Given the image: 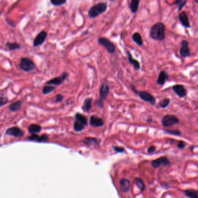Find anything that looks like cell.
Here are the masks:
<instances>
[{"mask_svg": "<svg viewBox=\"0 0 198 198\" xmlns=\"http://www.w3.org/2000/svg\"><path fill=\"white\" fill-rule=\"evenodd\" d=\"M165 26L162 22L155 23L151 29L150 37L157 41H163L165 38Z\"/></svg>", "mask_w": 198, "mask_h": 198, "instance_id": "1", "label": "cell"}, {"mask_svg": "<svg viewBox=\"0 0 198 198\" xmlns=\"http://www.w3.org/2000/svg\"><path fill=\"white\" fill-rule=\"evenodd\" d=\"M107 9V5L105 3H100L93 6L88 11V16L91 18H94L103 14Z\"/></svg>", "mask_w": 198, "mask_h": 198, "instance_id": "2", "label": "cell"}, {"mask_svg": "<svg viewBox=\"0 0 198 198\" xmlns=\"http://www.w3.org/2000/svg\"><path fill=\"white\" fill-rule=\"evenodd\" d=\"M162 125L165 127H168L180 123L178 118L173 114H166L162 119Z\"/></svg>", "mask_w": 198, "mask_h": 198, "instance_id": "3", "label": "cell"}, {"mask_svg": "<svg viewBox=\"0 0 198 198\" xmlns=\"http://www.w3.org/2000/svg\"><path fill=\"white\" fill-rule=\"evenodd\" d=\"M98 43L99 44L103 46L108 53L113 54L115 51L116 47L115 45L111 42H110L109 39L104 37H100L98 39Z\"/></svg>", "mask_w": 198, "mask_h": 198, "instance_id": "4", "label": "cell"}, {"mask_svg": "<svg viewBox=\"0 0 198 198\" xmlns=\"http://www.w3.org/2000/svg\"><path fill=\"white\" fill-rule=\"evenodd\" d=\"M19 66L22 70L26 72L32 71L35 69V67L34 63L31 60L26 58H23L21 59Z\"/></svg>", "mask_w": 198, "mask_h": 198, "instance_id": "5", "label": "cell"}, {"mask_svg": "<svg viewBox=\"0 0 198 198\" xmlns=\"http://www.w3.org/2000/svg\"><path fill=\"white\" fill-rule=\"evenodd\" d=\"M170 165V162L168 158L166 156L161 157L158 159L153 160L151 162V166L154 169H157L161 166H167Z\"/></svg>", "mask_w": 198, "mask_h": 198, "instance_id": "6", "label": "cell"}, {"mask_svg": "<svg viewBox=\"0 0 198 198\" xmlns=\"http://www.w3.org/2000/svg\"><path fill=\"white\" fill-rule=\"evenodd\" d=\"M68 76V74L67 73H64L61 76L59 77H56L54 78L51 79V80H49L47 82V84L49 85H55V86H59L67 78Z\"/></svg>", "mask_w": 198, "mask_h": 198, "instance_id": "7", "label": "cell"}, {"mask_svg": "<svg viewBox=\"0 0 198 198\" xmlns=\"http://www.w3.org/2000/svg\"><path fill=\"white\" fill-rule=\"evenodd\" d=\"M138 94L141 99H142L143 101L150 103L152 105H154L155 104L156 99L151 94L144 91H139Z\"/></svg>", "mask_w": 198, "mask_h": 198, "instance_id": "8", "label": "cell"}, {"mask_svg": "<svg viewBox=\"0 0 198 198\" xmlns=\"http://www.w3.org/2000/svg\"><path fill=\"white\" fill-rule=\"evenodd\" d=\"M47 37V33L45 31H42L39 33L34 40V46L38 47L39 46L42 45L45 41L46 38Z\"/></svg>", "mask_w": 198, "mask_h": 198, "instance_id": "9", "label": "cell"}, {"mask_svg": "<svg viewBox=\"0 0 198 198\" xmlns=\"http://www.w3.org/2000/svg\"><path fill=\"white\" fill-rule=\"evenodd\" d=\"M6 134L8 135L14 136L18 138H21L24 135V132L18 127H14L8 129L7 130Z\"/></svg>", "mask_w": 198, "mask_h": 198, "instance_id": "10", "label": "cell"}, {"mask_svg": "<svg viewBox=\"0 0 198 198\" xmlns=\"http://www.w3.org/2000/svg\"><path fill=\"white\" fill-rule=\"evenodd\" d=\"M181 46L182 47L180 50V55L184 58L189 56L191 55V52L190 49L188 47L189 43L186 40H184L181 42Z\"/></svg>", "mask_w": 198, "mask_h": 198, "instance_id": "11", "label": "cell"}, {"mask_svg": "<svg viewBox=\"0 0 198 198\" xmlns=\"http://www.w3.org/2000/svg\"><path fill=\"white\" fill-rule=\"evenodd\" d=\"M109 92V86L107 84V83H104L100 88V99L99 100L103 101L105 100Z\"/></svg>", "mask_w": 198, "mask_h": 198, "instance_id": "12", "label": "cell"}, {"mask_svg": "<svg viewBox=\"0 0 198 198\" xmlns=\"http://www.w3.org/2000/svg\"><path fill=\"white\" fill-rule=\"evenodd\" d=\"M178 19L180 20V22H181V24L186 27V28H190L191 27V25H190V22L189 21V18H188V16L186 12L183 11L182 12H181L179 15H178Z\"/></svg>", "mask_w": 198, "mask_h": 198, "instance_id": "13", "label": "cell"}, {"mask_svg": "<svg viewBox=\"0 0 198 198\" xmlns=\"http://www.w3.org/2000/svg\"><path fill=\"white\" fill-rule=\"evenodd\" d=\"M173 91L180 98H184L187 95V91L185 87L181 84H176L173 86Z\"/></svg>", "mask_w": 198, "mask_h": 198, "instance_id": "14", "label": "cell"}, {"mask_svg": "<svg viewBox=\"0 0 198 198\" xmlns=\"http://www.w3.org/2000/svg\"><path fill=\"white\" fill-rule=\"evenodd\" d=\"M90 125L95 127H100L104 125V122L101 118L92 116L90 118Z\"/></svg>", "mask_w": 198, "mask_h": 198, "instance_id": "15", "label": "cell"}, {"mask_svg": "<svg viewBox=\"0 0 198 198\" xmlns=\"http://www.w3.org/2000/svg\"><path fill=\"white\" fill-rule=\"evenodd\" d=\"M120 185L122 192L124 193H126L130 189V182L128 179L122 178L120 181Z\"/></svg>", "mask_w": 198, "mask_h": 198, "instance_id": "16", "label": "cell"}, {"mask_svg": "<svg viewBox=\"0 0 198 198\" xmlns=\"http://www.w3.org/2000/svg\"><path fill=\"white\" fill-rule=\"evenodd\" d=\"M169 78L168 74L165 71H161L158 76L157 80V84L160 86L164 85L166 81Z\"/></svg>", "mask_w": 198, "mask_h": 198, "instance_id": "17", "label": "cell"}, {"mask_svg": "<svg viewBox=\"0 0 198 198\" xmlns=\"http://www.w3.org/2000/svg\"><path fill=\"white\" fill-rule=\"evenodd\" d=\"M128 58L129 62L134 66L135 69L139 70L140 69V63L137 60L133 59V58L132 57V54L129 51H128Z\"/></svg>", "mask_w": 198, "mask_h": 198, "instance_id": "18", "label": "cell"}, {"mask_svg": "<svg viewBox=\"0 0 198 198\" xmlns=\"http://www.w3.org/2000/svg\"><path fill=\"white\" fill-rule=\"evenodd\" d=\"M92 99L91 98H88L85 99L82 109L84 112H89L92 108Z\"/></svg>", "mask_w": 198, "mask_h": 198, "instance_id": "19", "label": "cell"}, {"mask_svg": "<svg viewBox=\"0 0 198 198\" xmlns=\"http://www.w3.org/2000/svg\"><path fill=\"white\" fill-rule=\"evenodd\" d=\"M133 41L137 44L139 46H142L143 45V41L141 35L139 33H135L132 35Z\"/></svg>", "mask_w": 198, "mask_h": 198, "instance_id": "20", "label": "cell"}, {"mask_svg": "<svg viewBox=\"0 0 198 198\" xmlns=\"http://www.w3.org/2000/svg\"><path fill=\"white\" fill-rule=\"evenodd\" d=\"M184 194L186 196L191 198H198V191L189 189H187L184 191Z\"/></svg>", "mask_w": 198, "mask_h": 198, "instance_id": "21", "label": "cell"}, {"mask_svg": "<svg viewBox=\"0 0 198 198\" xmlns=\"http://www.w3.org/2000/svg\"><path fill=\"white\" fill-rule=\"evenodd\" d=\"M22 105V101H18L12 103L9 106V110L11 112H17L20 110Z\"/></svg>", "mask_w": 198, "mask_h": 198, "instance_id": "22", "label": "cell"}, {"mask_svg": "<svg viewBox=\"0 0 198 198\" xmlns=\"http://www.w3.org/2000/svg\"><path fill=\"white\" fill-rule=\"evenodd\" d=\"M41 127L38 125H31L29 127H28V131L30 132V133L32 134H36L40 132L41 131Z\"/></svg>", "mask_w": 198, "mask_h": 198, "instance_id": "23", "label": "cell"}, {"mask_svg": "<svg viewBox=\"0 0 198 198\" xmlns=\"http://www.w3.org/2000/svg\"><path fill=\"white\" fill-rule=\"evenodd\" d=\"M83 142L85 144L92 145H99V140L93 137H86L83 140Z\"/></svg>", "mask_w": 198, "mask_h": 198, "instance_id": "24", "label": "cell"}, {"mask_svg": "<svg viewBox=\"0 0 198 198\" xmlns=\"http://www.w3.org/2000/svg\"><path fill=\"white\" fill-rule=\"evenodd\" d=\"M134 181H135L136 185L141 192L144 191L145 189V185L144 184V181H143L141 178H138V177L135 178Z\"/></svg>", "mask_w": 198, "mask_h": 198, "instance_id": "25", "label": "cell"}, {"mask_svg": "<svg viewBox=\"0 0 198 198\" xmlns=\"http://www.w3.org/2000/svg\"><path fill=\"white\" fill-rule=\"evenodd\" d=\"M75 118H76V120L81 122L85 126H86L88 125V120H87L86 117L85 116H84V115H82V114L77 113L75 114Z\"/></svg>", "mask_w": 198, "mask_h": 198, "instance_id": "26", "label": "cell"}, {"mask_svg": "<svg viewBox=\"0 0 198 198\" xmlns=\"http://www.w3.org/2000/svg\"><path fill=\"white\" fill-rule=\"evenodd\" d=\"M139 4H140L139 0H132L131 1L130 10H131V11L133 14H135L137 12L139 7Z\"/></svg>", "mask_w": 198, "mask_h": 198, "instance_id": "27", "label": "cell"}, {"mask_svg": "<svg viewBox=\"0 0 198 198\" xmlns=\"http://www.w3.org/2000/svg\"><path fill=\"white\" fill-rule=\"evenodd\" d=\"M85 126L81 122L76 120L74 124V129L76 132H80L84 129Z\"/></svg>", "mask_w": 198, "mask_h": 198, "instance_id": "28", "label": "cell"}, {"mask_svg": "<svg viewBox=\"0 0 198 198\" xmlns=\"http://www.w3.org/2000/svg\"><path fill=\"white\" fill-rule=\"evenodd\" d=\"M170 103V99L169 98H165L159 102V105L162 108H166V107L168 106Z\"/></svg>", "mask_w": 198, "mask_h": 198, "instance_id": "29", "label": "cell"}, {"mask_svg": "<svg viewBox=\"0 0 198 198\" xmlns=\"http://www.w3.org/2000/svg\"><path fill=\"white\" fill-rule=\"evenodd\" d=\"M55 89V87L53 86H45L43 90V93L45 95L48 94L53 92Z\"/></svg>", "mask_w": 198, "mask_h": 198, "instance_id": "30", "label": "cell"}, {"mask_svg": "<svg viewBox=\"0 0 198 198\" xmlns=\"http://www.w3.org/2000/svg\"><path fill=\"white\" fill-rule=\"evenodd\" d=\"M50 1L54 6H60L66 3V0H50Z\"/></svg>", "mask_w": 198, "mask_h": 198, "instance_id": "31", "label": "cell"}, {"mask_svg": "<svg viewBox=\"0 0 198 198\" xmlns=\"http://www.w3.org/2000/svg\"><path fill=\"white\" fill-rule=\"evenodd\" d=\"M7 46L10 50H17L20 47V45L18 43H7Z\"/></svg>", "mask_w": 198, "mask_h": 198, "instance_id": "32", "label": "cell"}, {"mask_svg": "<svg viewBox=\"0 0 198 198\" xmlns=\"http://www.w3.org/2000/svg\"><path fill=\"white\" fill-rule=\"evenodd\" d=\"M164 131L169 134H171V135H181V132L178 130H165Z\"/></svg>", "mask_w": 198, "mask_h": 198, "instance_id": "33", "label": "cell"}, {"mask_svg": "<svg viewBox=\"0 0 198 198\" xmlns=\"http://www.w3.org/2000/svg\"><path fill=\"white\" fill-rule=\"evenodd\" d=\"M48 136L46 134H43L41 136H39L37 142H47L48 141Z\"/></svg>", "mask_w": 198, "mask_h": 198, "instance_id": "34", "label": "cell"}, {"mask_svg": "<svg viewBox=\"0 0 198 198\" xmlns=\"http://www.w3.org/2000/svg\"><path fill=\"white\" fill-rule=\"evenodd\" d=\"M8 102V99L6 97H0V107L3 106L5 104H7Z\"/></svg>", "mask_w": 198, "mask_h": 198, "instance_id": "35", "label": "cell"}, {"mask_svg": "<svg viewBox=\"0 0 198 198\" xmlns=\"http://www.w3.org/2000/svg\"><path fill=\"white\" fill-rule=\"evenodd\" d=\"M113 149L116 152L118 153H123L125 152V149L121 146H114Z\"/></svg>", "mask_w": 198, "mask_h": 198, "instance_id": "36", "label": "cell"}, {"mask_svg": "<svg viewBox=\"0 0 198 198\" xmlns=\"http://www.w3.org/2000/svg\"><path fill=\"white\" fill-rule=\"evenodd\" d=\"M39 136H38V135H36V134H32V135L31 136H30L28 139L29 140H31V141H37L38 138H39Z\"/></svg>", "mask_w": 198, "mask_h": 198, "instance_id": "37", "label": "cell"}, {"mask_svg": "<svg viewBox=\"0 0 198 198\" xmlns=\"http://www.w3.org/2000/svg\"><path fill=\"white\" fill-rule=\"evenodd\" d=\"M185 146H186V143L184 141H179V142H178V144L177 145V147L179 149H184L185 148Z\"/></svg>", "mask_w": 198, "mask_h": 198, "instance_id": "38", "label": "cell"}, {"mask_svg": "<svg viewBox=\"0 0 198 198\" xmlns=\"http://www.w3.org/2000/svg\"><path fill=\"white\" fill-rule=\"evenodd\" d=\"M63 99V96L61 94H58L55 97V101L56 102H60Z\"/></svg>", "mask_w": 198, "mask_h": 198, "instance_id": "39", "label": "cell"}, {"mask_svg": "<svg viewBox=\"0 0 198 198\" xmlns=\"http://www.w3.org/2000/svg\"><path fill=\"white\" fill-rule=\"evenodd\" d=\"M155 150H156V147L155 146H151L148 148V149L147 150V152L148 153H153V152H155Z\"/></svg>", "mask_w": 198, "mask_h": 198, "instance_id": "40", "label": "cell"}, {"mask_svg": "<svg viewBox=\"0 0 198 198\" xmlns=\"http://www.w3.org/2000/svg\"><path fill=\"white\" fill-rule=\"evenodd\" d=\"M186 4H187V0H185V1H184L182 4H181L178 6V11H180L182 10V8L185 6V5Z\"/></svg>", "mask_w": 198, "mask_h": 198, "instance_id": "41", "label": "cell"}, {"mask_svg": "<svg viewBox=\"0 0 198 198\" xmlns=\"http://www.w3.org/2000/svg\"><path fill=\"white\" fill-rule=\"evenodd\" d=\"M184 2V0H176L174 4L176 5H178L179 6L181 4H182Z\"/></svg>", "mask_w": 198, "mask_h": 198, "instance_id": "42", "label": "cell"}, {"mask_svg": "<svg viewBox=\"0 0 198 198\" xmlns=\"http://www.w3.org/2000/svg\"><path fill=\"white\" fill-rule=\"evenodd\" d=\"M194 1H195V2L196 3H197V4H198V0H194Z\"/></svg>", "mask_w": 198, "mask_h": 198, "instance_id": "43", "label": "cell"}, {"mask_svg": "<svg viewBox=\"0 0 198 198\" xmlns=\"http://www.w3.org/2000/svg\"><path fill=\"white\" fill-rule=\"evenodd\" d=\"M111 1H112V0H111Z\"/></svg>", "mask_w": 198, "mask_h": 198, "instance_id": "44", "label": "cell"}]
</instances>
